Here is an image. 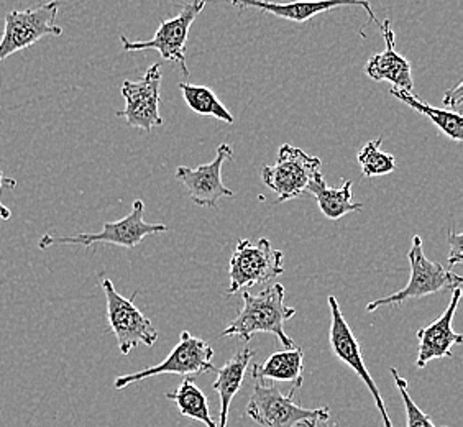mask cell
<instances>
[{"label":"cell","mask_w":463,"mask_h":427,"mask_svg":"<svg viewBox=\"0 0 463 427\" xmlns=\"http://www.w3.org/2000/svg\"><path fill=\"white\" fill-rule=\"evenodd\" d=\"M283 257L285 253L273 249L268 239L239 241L229 263L231 283L227 296L241 293V289L260 283H268L283 275Z\"/></svg>","instance_id":"obj_5"},{"label":"cell","mask_w":463,"mask_h":427,"mask_svg":"<svg viewBox=\"0 0 463 427\" xmlns=\"http://www.w3.org/2000/svg\"><path fill=\"white\" fill-rule=\"evenodd\" d=\"M231 4L237 9H259L261 12L271 14L275 17L299 22V24L307 22L316 15L326 14L329 10L339 9L345 5H356V7L365 9L368 17L372 18V22L380 25L368 0H294V2H286V4L269 2V0H231Z\"/></svg>","instance_id":"obj_15"},{"label":"cell","mask_w":463,"mask_h":427,"mask_svg":"<svg viewBox=\"0 0 463 427\" xmlns=\"http://www.w3.org/2000/svg\"><path fill=\"white\" fill-rule=\"evenodd\" d=\"M408 259L411 265V278L408 285L398 293L384 296L366 304V311L373 312L392 304L400 306L408 299H419L429 294L444 293V291L452 293L457 288H462V276L455 275L452 270H446L440 263H434L426 257L424 242L419 235H414L412 239Z\"/></svg>","instance_id":"obj_3"},{"label":"cell","mask_w":463,"mask_h":427,"mask_svg":"<svg viewBox=\"0 0 463 427\" xmlns=\"http://www.w3.org/2000/svg\"><path fill=\"white\" fill-rule=\"evenodd\" d=\"M327 303H329L330 308L329 342L332 354L337 356L344 365L352 368L355 375H358V378L365 383L368 392L373 396L376 408H378L380 414H382L384 427H392V419H390V414H388L386 406H384L383 398H382L380 390H378V386L374 383L373 376L366 370L365 360H364V356H362V348L358 346L354 332L350 329L347 320H345L344 314L340 311L337 298L335 296H329Z\"/></svg>","instance_id":"obj_12"},{"label":"cell","mask_w":463,"mask_h":427,"mask_svg":"<svg viewBox=\"0 0 463 427\" xmlns=\"http://www.w3.org/2000/svg\"><path fill=\"white\" fill-rule=\"evenodd\" d=\"M462 299V288H457L452 291L450 303L447 306L446 311L430 322L426 327L418 330L419 354L416 360L418 368H424L429 362L437 358H452L454 347L462 344L463 336L452 329V320L455 312L458 309V304Z\"/></svg>","instance_id":"obj_14"},{"label":"cell","mask_w":463,"mask_h":427,"mask_svg":"<svg viewBox=\"0 0 463 427\" xmlns=\"http://www.w3.org/2000/svg\"><path fill=\"white\" fill-rule=\"evenodd\" d=\"M444 106H446V110H450V112H454V114H458V116H462V106H463V82L460 81L455 88H452L450 90H447L446 94H444Z\"/></svg>","instance_id":"obj_26"},{"label":"cell","mask_w":463,"mask_h":427,"mask_svg":"<svg viewBox=\"0 0 463 427\" xmlns=\"http://www.w3.org/2000/svg\"><path fill=\"white\" fill-rule=\"evenodd\" d=\"M383 33V53L374 54L365 64L366 76L373 81H388L392 82L394 90H408L412 92L414 81L411 74V62L396 52L394 48V32H392V20L386 18L383 24H380Z\"/></svg>","instance_id":"obj_16"},{"label":"cell","mask_w":463,"mask_h":427,"mask_svg":"<svg viewBox=\"0 0 463 427\" xmlns=\"http://www.w3.org/2000/svg\"><path fill=\"white\" fill-rule=\"evenodd\" d=\"M214 348L211 347L203 338H197L191 332H181V338L176 347L173 348L170 356H166L158 365L148 366L142 372L118 376L114 386L116 390H124L127 386L137 382H142L158 375H189L209 374L215 372Z\"/></svg>","instance_id":"obj_8"},{"label":"cell","mask_w":463,"mask_h":427,"mask_svg":"<svg viewBox=\"0 0 463 427\" xmlns=\"http://www.w3.org/2000/svg\"><path fill=\"white\" fill-rule=\"evenodd\" d=\"M449 243H450V251H449V267L454 268L455 265H460L463 261V235L460 232L449 231Z\"/></svg>","instance_id":"obj_25"},{"label":"cell","mask_w":463,"mask_h":427,"mask_svg":"<svg viewBox=\"0 0 463 427\" xmlns=\"http://www.w3.org/2000/svg\"><path fill=\"white\" fill-rule=\"evenodd\" d=\"M233 150L229 143H222L217 148L214 160L201 165L196 169L178 166L175 176L186 187L187 196L201 207H215L221 197H233V191L222 183V166L232 160Z\"/></svg>","instance_id":"obj_13"},{"label":"cell","mask_w":463,"mask_h":427,"mask_svg":"<svg viewBox=\"0 0 463 427\" xmlns=\"http://www.w3.org/2000/svg\"><path fill=\"white\" fill-rule=\"evenodd\" d=\"M100 285L108 301L109 327L116 336L120 354L128 356L140 344L153 347L158 340V332L153 327L152 320L135 306L137 293L132 298H124L109 278H104Z\"/></svg>","instance_id":"obj_6"},{"label":"cell","mask_w":463,"mask_h":427,"mask_svg":"<svg viewBox=\"0 0 463 427\" xmlns=\"http://www.w3.org/2000/svg\"><path fill=\"white\" fill-rule=\"evenodd\" d=\"M253 356H255V352L251 348H241L233 354V356L222 368L215 370L217 380L213 383V388L219 393V398H221V416H219L217 427H227L232 400L241 390L247 368L251 364Z\"/></svg>","instance_id":"obj_18"},{"label":"cell","mask_w":463,"mask_h":427,"mask_svg":"<svg viewBox=\"0 0 463 427\" xmlns=\"http://www.w3.org/2000/svg\"><path fill=\"white\" fill-rule=\"evenodd\" d=\"M303 368V348L296 346L281 352H275L273 356H268L261 365L253 364L251 372L268 382L291 383L293 388L299 390L304 383Z\"/></svg>","instance_id":"obj_19"},{"label":"cell","mask_w":463,"mask_h":427,"mask_svg":"<svg viewBox=\"0 0 463 427\" xmlns=\"http://www.w3.org/2000/svg\"><path fill=\"white\" fill-rule=\"evenodd\" d=\"M306 427H339L337 424H329V421H316V422H311V424H307Z\"/></svg>","instance_id":"obj_28"},{"label":"cell","mask_w":463,"mask_h":427,"mask_svg":"<svg viewBox=\"0 0 463 427\" xmlns=\"http://www.w3.org/2000/svg\"><path fill=\"white\" fill-rule=\"evenodd\" d=\"M58 7V2H50L36 9L9 12L0 38V62L35 45L45 36L62 35V28L56 25Z\"/></svg>","instance_id":"obj_10"},{"label":"cell","mask_w":463,"mask_h":427,"mask_svg":"<svg viewBox=\"0 0 463 427\" xmlns=\"http://www.w3.org/2000/svg\"><path fill=\"white\" fill-rule=\"evenodd\" d=\"M243 308L231 326L222 330V337H241L249 342L259 332L273 334L285 348L296 347L293 338L285 332L286 320L296 316V309L285 304V286L271 285L267 289L253 294L241 291Z\"/></svg>","instance_id":"obj_1"},{"label":"cell","mask_w":463,"mask_h":427,"mask_svg":"<svg viewBox=\"0 0 463 427\" xmlns=\"http://www.w3.org/2000/svg\"><path fill=\"white\" fill-rule=\"evenodd\" d=\"M321 158L285 143L278 150L277 163L261 168V179L277 195V204H283L303 196L312 176L321 171Z\"/></svg>","instance_id":"obj_7"},{"label":"cell","mask_w":463,"mask_h":427,"mask_svg":"<svg viewBox=\"0 0 463 427\" xmlns=\"http://www.w3.org/2000/svg\"><path fill=\"white\" fill-rule=\"evenodd\" d=\"M352 186H354V183L347 179L337 189L329 187L326 183L324 175L321 171H317L306 187V193H309V195L316 197L321 213L329 221H339L347 214L362 213L364 211V204H360V203L354 204L352 203Z\"/></svg>","instance_id":"obj_17"},{"label":"cell","mask_w":463,"mask_h":427,"mask_svg":"<svg viewBox=\"0 0 463 427\" xmlns=\"http://www.w3.org/2000/svg\"><path fill=\"white\" fill-rule=\"evenodd\" d=\"M382 143H383V137H378L373 142L366 143L356 155V160L360 163L362 173L366 178L384 176L396 169V158L390 153L380 150Z\"/></svg>","instance_id":"obj_23"},{"label":"cell","mask_w":463,"mask_h":427,"mask_svg":"<svg viewBox=\"0 0 463 427\" xmlns=\"http://www.w3.org/2000/svg\"><path fill=\"white\" fill-rule=\"evenodd\" d=\"M179 90L183 92V98L186 100L187 107L193 112H196L197 116L214 117L229 125L235 122L231 110L223 106L219 98L215 96L214 90H209L207 86L181 82Z\"/></svg>","instance_id":"obj_22"},{"label":"cell","mask_w":463,"mask_h":427,"mask_svg":"<svg viewBox=\"0 0 463 427\" xmlns=\"http://www.w3.org/2000/svg\"><path fill=\"white\" fill-rule=\"evenodd\" d=\"M161 64L155 62L142 80L125 81L120 94L125 99V109L117 117L125 119L130 127L152 132L155 127L163 125L160 114Z\"/></svg>","instance_id":"obj_11"},{"label":"cell","mask_w":463,"mask_h":427,"mask_svg":"<svg viewBox=\"0 0 463 427\" xmlns=\"http://www.w3.org/2000/svg\"><path fill=\"white\" fill-rule=\"evenodd\" d=\"M207 0H189L178 15L170 20H161L160 27L155 32L152 40L130 42L127 36H120L125 52H145L155 50L165 62L179 64L183 74L189 78L186 64V42L191 25L197 15L204 10Z\"/></svg>","instance_id":"obj_9"},{"label":"cell","mask_w":463,"mask_h":427,"mask_svg":"<svg viewBox=\"0 0 463 427\" xmlns=\"http://www.w3.org/2000/svg\"><path fill=\"white\" fill-rule=\"evenodd\" d=\"M15 186H17V181H15V179L5 178V175H4L2 169H0V195H2V189H4V187L14 189ZM10 217H12V213H10V209L7 205H4L2 197H0V219H2V221H9Z\"/></svg>","instance_id":"obj_27"},{"label":"cell","mask_w":463,"mask_h":427,"mask_svg":"<svg viewBox=\"0 0 463 427\" xmlns=\"http://www.w3.org/2000/svg\"><path fill=\"white\" fill-rule=\"evenodd\" d=\"M253 390L247 404V416L263 427H306L316 421H329V408L307 410L294 403L293 388L283 394L273 382L251 372Z\"/></svg>","instance_id":"obj_2"},{"label":"cell","mask_w":463,"mask_h":427,"mask_svg":"<svg viewBox=\"0 0 463 427\" xmlns=\"http://www.w3.org/2000/svg\"><path fill=\"white\" fill-rule=\"evenodd\" d=\"M390 94L404 102L411 109L418 110L419 114L428 117L432 124L437 125V128H440L444 134L452 138L455 142H462L463 140V117L454 114L446 109H436V107L429 106L426 102H422L420 99L408 92V90H390Z\"/></svg>","instance_id":"obj_20"},{"label":"cell","mask_w":463,"mask_h":427,"mask_svg":"<svg viewBox=\"0 0 463 427\" xmlns=\"http://www.w3.org/2000/svg\"><path fill=\"white\" fill-rule=\"evenodd\" d=\"M166 398L176 403L184 418L196 419L207 427H217V422L211 418L207 396L191 378L183 380L176 392L166 393Z\"/></svg>","instance_id":"obj_21"},{"label":"cell","mask_w":463,"mask_h":427,"mask_svg":"<svg viewBox=\"0 0 463 427\" xmlns=\"http://www.w3.org/2000/svg\"><path fill=\"white\" fill-rule=\"evenodd\" d=\"M145 204L142 199H137L130 214H127L124 219L116 223H104L102 231L98 233H80L74 237H56V235H43L38 243V249L45 250L53 245H82L90 247L94 243H112L117 247L135 249L142 243L145 237L153 233H161L168 231L165 223H148L143 221Z\"/></svg>","instance_id":"obj_4"},{"label":"cell","mask_w":463,"mask_h":427,"mask_svg":"<svg viewBox=\"0 0 463 427\" xmlns=\"http://www.w3.org/2000/svg\"><path fill=\"white\" fill-rule=\"evenodd\" d=\"M392 378L396 383L398 392L402 393V403H404V410H406V427H437L428 414H424V411L419 410L418 404L411 398L408 392V382L402 378L400 372L396 368H392ZM449 427V426H439Z\"/></svg>","instance_id":"obj_24"}]
</instances>
